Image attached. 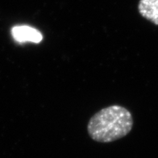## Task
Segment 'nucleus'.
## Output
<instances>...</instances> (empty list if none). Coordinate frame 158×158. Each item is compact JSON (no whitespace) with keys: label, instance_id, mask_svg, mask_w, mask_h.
<instances>
[{"label":"nucleus","instance_id":"f257e3e1","mask_svg":"<svg viewBox=\"0 0 158 158\" xmlns=\"http://www.w3.org/2000/svg\"><path fill=\"white\" fill-rule=\"evenodd\" d=\"M133 118L129 110L113 105L92 116L87 124L89 135L100 143H110L125 137L132 130Z\"/></svg>","mask_w":158,"mask_h":158},{"label":"nucleus","instance_id":"f03ea898","mask_svg":"<svg viewBox=\"0 0 158 158\" xmlns=\"http://www.w3.org/2000/svg\"><path fill=\"white\" fill-rule=\"evenodd\" d=\"M12 36L19 43L31 42L40 43L43 40V35L39 30L29 26H15L11 29Z\"/></svg>","mask_w":158,"mask_h":158},{"label":"nucleus","instance_id":"7ed1b4c3","mask_svg":"<svg viewBox=\"0 0 158 158\" xmlns=\"http://www.w3.org/2000/svg\"><path fill=\"white\" fill-rule=\"evenodd\" d=\"M138 9L144 18L158 25V0H141Z\"/></svg>","mask_w":158,"mask_h":158}]
</instances>
